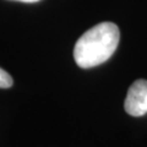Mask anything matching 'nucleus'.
I'll return each mask as SVG.
<instances>
[{
	"mask_svg": "<svg viewBox=\"0 0 147 147\" xmlns=\"http://www.w3.org/2000/svg\"><path fill=\"white\" fill-rule=\"evenodd\" d=\"M124 107L132 117H142L147 113V80H137L130 86Z\"/></svg>",
	"mask_w": 147,
	"mask_h": 147,
	"instance_id": "f03ea898",
	"label": "nucleus"
},
{
	"mask_svg": "<svg viewBox=\"0 0 147 147\" xmlns=\"http://www.w3.org/2000/svg\"><path fill=\"white\" fill-rule=\"evenodd\" d=\"M16 1H22V3H36V1H39V0H16Z\"/></svg>",
	"mask_w": 147,
	"mask_h": 147,
	"instance_id": "20e7f679",
	"label": "nucleus"
},
{
	"mask_svg": "<svg viewBox=\"0 0 147 147\" xmlns=\"http://www.w3.org/2000/svg\"><path fill=\"white\" fill-rule=\"evenodd\" d=\"M12 84L13 80L10 76V74L0 67V88H9V87L12 86Z\"/></svg>",
	"mask_w": 147,
	"mask_h": 147,
	"instance_id": "7ed1b4c3",
	"label": "nucleus"
},
{
	"mask_svg": "<svg viewBox=\"0 0 147 147\" xmlns=\"http://www.w3.org/2000/svg\"><path fill=\"white\" fill-rule=\"evenodd\" d=\"M120 32L113 22H100L82 34L74 48V59L82 69L100 65L112 57L119 44Z\"/></svg>",
	"mask_w": 147,
	"mask_h": 147,
	"instance_id": "f257e3e1",
	"label": "nucleus"
}]
</instances>
